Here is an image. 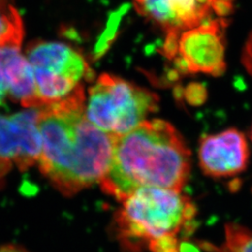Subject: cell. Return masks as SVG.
Segmentation results:
<instances>
[{"label": "cell", "mask_w": 252, "mask_h": 252, "mask_svg": "<svg viewBox=\"0 0 252 252\" xmlns=\"http://www.w3.org/2000/svg\"><path fill=\"white\" fill-rule=\"evenodd\" d=\"M85 100L80 85L65 98L38 108V166L64 196L99 183L112 156L115 136L101 131L87 119Z\"/></svg>", "instance_id": "cell-1"}, {"label": "cell", "mask_w": 252, "mask_h": 252, "mask_svg": "<svg viewBox=\"0 0 252 252\" xmlns=\"http://www.w3.org/2000/svg\"><path fill=\"white\" fill-rule=\"evenodd\" d=\"M189 173L190 152L183 137L168 122L153 119L114 137L108 171L99 184L122 202L143 187L182 191Z\"/></svg>", "instance_id": "cell-2"}, {"label": "cell", "mask_w": 252, "mask_h": 252, "mask_svg": "<svg viewBox=\"0 0 252 252\" xmlns=\"http://www.w3.org/2000/svg\"><path fill=\"white\" fill-rule=\"evenodd\" d=\"M196 215L193 201L180 190L143 187L122 201L112 227L126 252H183Z\"/></svg>", "instance_id": "cell-3"}, {"label": "cell", "mask_w": 252, "mask_h": 252, "mask_svg": "<svg viewBox=\"0 0 252 252\" xmlns=\"http://www.w3.org/2000/svg\"><path fill=\"white\" fill-rule=\"evenodd\" d=\"M88 94L86 117L113 136L140 126L159 106V98L152 91L108 73L100 75Z\"/></svg>", "instance_id": "cell-4"}, {"label": "cell", "mask_w": 252, "mask_h": 252, "mask_svg": "<svg viewBox=\"0 0 252 252\" xmlns=\"http://www.w3.org/2000/svg\"><path fill=\"white\" fill-rule=\"evenodd\" d=\"M26 57L33 70L37 108L71 94L88 72V64L82 55L60 42L31 43Z\"/></svg>", "instance_id": "cell-5"}, {"label": "cell", "mask_w": 252, "mask_h": 252, "mask_svg": "<svg viewBox=\"0 0 252 252\" xmlns=\"http://www.w3.org/2000/svg\"><path fill=\"white\" fill-rule=\"evenodd\" d=\"M136 11L165 33L163 54L176 55L180 34L216 18H225L234 0H133Z\"/></svg>", "instance_id": "cell-6"}, {"label": "cell", "mask_w": 252, "mask_h": 252, "mask_svg": "<svg viewBox=\"0 0 252 252\" xmlns=\"http://www.w3.org/2000/svg\"><path fill=\"white\" fill-rule=\"evenodd\" d=\"M225 18L212 19L180 34L174 59L185 73L220 76L225 71Z\"/></svg>", "instance_id": "cell-7"}, {"label": "cell", "mask_w": 252, "mask_h": 252, "mask_svg": "<svg viewBox=\"0 0 252 252\" xmlns=\"http://www.w3.org/2000/svg\"><path fill=\"white\" fill-rule=\"evenodd\" d=\"M37 117L38 108L0 115V179L12 166L24 171L38 161L41 137Z\"/></svg>", "instance_id": "cell-8"}, {"label": "cell", "mask_w": 252, "mask_h": 252, "mask_svg": "<svg viewBox=\"0 0 252 252\" xmlns=\"http://www.w3.org/2000/svg\"><path fill=\"white\" fill-rule=\"evenodd\" d=\"M249 157V146L245 135L234 128L206 135L199 145L200 167L206 176L214 179L241 174L247 168Z\"/></svg>", "instance_id": "cell-9"}, {"label": "cell", "mask_w": 252, "mask_h": 252, "mask_svg": "<svg viewBox=\"0 0 252 252\" xmlns=\"http://www.w3.org/2000/svg\"><path fill=\"white\" fill-rule=\"evenodd\" d=\"M7 100L37 108L33 70L20 48H0V107Z\"/></svg>", "instance_id": "cell-10"}, {"label": "cell", "mask_w": 252, "mask_h": 252, "mask_svg": "<svg viewBox=\"0 0 252 252\" xmlns=\"http://www.w3.org/2000/svg\"><path fill=\"white\" fill-rule=\"evenodd\" d=\"M24 35L23 20L11 0H0V48H20Z\"/></svg>", "instance_id": "cell-11"}, {"label": "cell", "mask_w": 252, "mask_h": 252, "mask_svg": "<svg viewBox=\"0 0 252 252\" xmlns=\"http://www.w3.org/2000/svg\"><path fill=\"white\" fill-rule=\"evenodd\" d=\"M199 246L209 252H252V229L237 223H227L224 240L220 246L199 242Z\"/></svg>", "instance_id": "cell-12"}, {"label": "cell", "mask_w": 252, "mask_h": 252, "mask_svg": "<svg viewBox=\"0 0 252 252\" xmlns=\"http://www.w3.org/2000/svg\"><path fill=\"white\" fill-rule=\"evenodd\" d=\"M242 62L247 71L252 75V32L248 37L245 48H244Z\"/></svg>", "instance_id": "cell-13"}, {"label": "cell", "mask_w": 252, "mask_h": 252, "mask_svg": "<svg viewBox=\"0 0 252 252\" xmlns=\"http://www.w3.org/2000/svg\"><path fill=\"white\" fill-rule=\"evenodd\" d=\"M0 252H29L25 248L17 245L0 246Z\"/></svg>", "instance_id": "cell-14"}, {"label": "cell", "mask_w": 252, "mask_h": 252, "mask_svg": "<svg viewBox=\"0 0 252 252\" xmlns=\"http://www.w3.org/2000/svg\"><path fill=\"white\" fill-rule=\"evenodd\" d=\"M251 136H252V134H251Z\"/></svg>", "instance_id": "cell-15"}]
</instances>
